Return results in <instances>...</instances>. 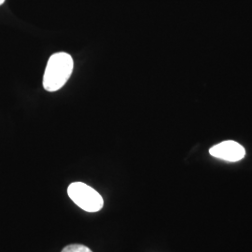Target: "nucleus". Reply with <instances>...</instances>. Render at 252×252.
<instances>
[{
  "label": "nucleus",
  "instance_id": "f257e3e1",
  "mask_svg": "<svg viewBox=\"0 0 252 252\" xmlns=\"http://www.w3.org/2000/svg\"><path fill=\"white\" fill-rule=\"evenodd\" d=\"M74 61L66 53L53 54L46 65L43 76V87L48 92L60 90L72 74Z\"/></svg>",
  "mask_w": 252,
  "mask_h": 252
},
{
  "label": "nucleus",
  "instance_id": "f03ea898",
  "mask_svg": "<svg viewBox=\"0 0 252 252\" xmlns=\"http://www.w3.org/2000/svg\"><path fill=\"white\" fill-rule=\"evenodd\" d=\"M73 202L87 212H97L103 207V198L95 189L82 182H74L67 189Z\"/></svg>",
  "mask_w": 252,
  "mask_h": 252
},
{
  "label": "nucleus",
  "instance_id": "7ed1b4c3",
  "mask_svg": "<svg viewBox=\"0 0 252 252\" xmlns=\"http://www.w3.org/2000/svg\"><path fill=\"white\" fill-rule=\"evenodd\" d=\"M209 153L219 159H222L228 162H237L243 159L246 151L243 146L232 140L221 142L213 146Z\"/></svg>",
  "mask_w": 252,
  "mask_h": 252
},
{
  "label": "nucleus",
  "instance_id": "20e7f679",
  "mask_svg": "<svg viewBox=\"0 0 252 252\" xmlns=\"http://www.w3.org/2000/svg\"><path fill=\"white\" fill-rule=\"evenodd\" d=\"M62 252H93L89 248L83 245H69L63 249Z\"/></svg>",
  "mask_w": 252,
  "mask_h": 252
},
{
  "label": "nucleus",
  "instance_id": "39448f33",
  "mask_svg": "<svg viewBox=\"0 0 252 252\" xmlns=\"http://www.w3.org/2000/svg\"><path fill=\"white\" fill-rule=\"evenodd\" d=\"M5 1H6V0H0V6H1V5H3V4L5 3Z\"/></svg>",
  "mask_w": 252,
  "mask_h": 252
}]
</instances>
